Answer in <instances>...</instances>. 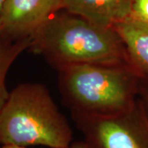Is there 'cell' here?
<instances>
[{
  "label": "cell",
  "mask_w": 148,
  "mask_h": 148,
  "mask_svg": "<svg viewBox=\"0 0 148 148\" xmlns=\"http://www.w3.org/2000/svg\"><path fill=\"white\" fill-rule=\"evenodd\" d=\"M29 49L58 71L76 64H130L114 27L96 25L64 9L54 12L38 29Z\"/></svg>",
  "instance_id": "cell-1"
},
{
  "label": "cell",
  "mask_w": 148,
  "mask_h": 148,
  "mask_svg": "<svg viewBox=\"0 0 148 148\" xmlns=\"http://www.w3.org/2000/svg\"><path fill=\"white\" fill-rule=\"evenodd\" d=\"M58 86L71 113L113 114L139 95L142 75L130 64H76L58 70Z\"/></svg>",
  "instance_id": "cell-2"
},
{
  "label": "cell",
  "mask_w": 148,
  "mask_h": 148,
  "mask_svg": "<svg viewBox=\"0 0 148 148\" xmlns=\"http://www.w3.org/2000/svg\"><path fill=\"white\" fill-rule=\"evenodd\" d=\"M73 138L68 119L41 84L17 86L0 110V147H64Z\"/></svg>",
  "instance_id": "cell-3"
},
{
  "label": "cell",
  "mask_w": 148,
  "mask_h": 148,
  "mask_svg": "<svg viewBox=\"0 0 148 148\" xmlns=\"http://www.w3.org/2000/svg\"><path fill=\"white\" fill-rule=\"evenodd\" d=\"M71 115L87 148H148V110L140 97L116 114Z\"/></svg>",
  "instance_id": "cell-4"
},
{
  "label": "cell",
  "mask_w": 148,
  "mask_h": 148,
  "mask_svg": "<svg viewBox=\"0 0 148 148\" xmlns=\"http://www.w3.org/2000/svg\"><path fill=\"white\" fill-rule=\"evenodd\" d=\"M59 9L60 0H4L0 12V36L10 40H32Z\"/></svg>",
  "instance_id": "cell-5"
},
{
  "label": "cell",
  "mask_w": 148,
  "mask_h": 148,
  "mask_svg": "<svg viewBox=\"0 0 148 148\" xmlns=\"http://www.w3.org/2000/svg\"><path fill=\"white\" fill-rule=\"evenodd\" d=\"M133 0H60V9L101 27H114L131 15Z\"/></svg>",
  "instance_id": "cell-6"
},
{
  "label": "cell",
  "mask_w": 148,
  "mask_h": 148,
  "mask_svg": "<svg viewBox=\"0 0 148 148\" xmlns=\"http://www.w3.org/2000/svg\"><path fill=\"white\" fill-rule=\"evenodd\" d=\"M114 28L124 44L130 64L142 76L148 75V23L129 16Z\"/></svg>",
  "instance_id": "cell-7"
},
{
  "label": "cell",
  "mask_w": 148,
  "mask_h": 148,
  "mask_svg": "<svg viewBox=\"0 0 148 148\" xmlns=\"http://www.w3.org/2000/svg\"><path fill=\"white\" fill-rule=\"evenodd\" d=\"M32 40H10L0 36V110L9 93L6 87V77L11 65L24 50L31 47Z\"/></svg>",
  "instance_id": "cell-8"
},
{
  "label": "cell",
  "mask_w": 148,
  "mask_h": 148,
  "mask_svg": "<svg viewBox=\"0 0 148 148\" xmlns=\"http://www.w3.org/2000/svg\"><path fill=\"white\" fill-rule=\"evenodd\" d=\"M130 16L137 20L148 23V0H133Z\"/></svg>",
  "instance_id": "cell-9"
},
{
  "label": "cell",
  "mask_w": 148,
  "mask_h": 148,
  "mask_svg": "<svg viewBox=\"0 0 148 148\" xmlns=\"http://www.w3.org/2000/svg\"><path fill=\"white\" fill-rule=\"evenodd\" d=\"M139 97L142 99L148 110V75L143 76L139 86Z\"/></svg>",
  "instance_id": "cell-10"
},
{
  "label": "cell",
  "mask_w": 148,
  "mask_h": 148,
  "mask_svg": "<svg viewBox=\"0 0 148 148\" xmlns=\"http://www.w3.org/2000/svg\"><path fill=\"white\" fill-rule=\"evenodd\" d=\"M0 148H29V147H16V146H1ZM47 148H87L85 142L79 141V142H75L72 143L70 145L64 147H47Z\"/></svg>",
  "instance_id": "cell-11"
},
{
  "label": "cell",
  "mask_w": 148,
  "mask_h": 148,
  "mask_svg": "<svg viewBox=\"0 0 148 148\" xmlns=\"http://www.w3.org/2000/svg\"><path fill=\"white\" fill-rule=\"evenodd\" d=\"M3 3H4V0H0V12H1V10H2V7H3Z\"/></svg>",
  "instance_id": "cell-12"
}]
</instances>
